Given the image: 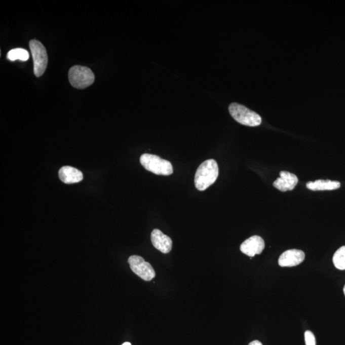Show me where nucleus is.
Returning <instances> with one entry per match:
<instances>
[{
	"label": "nucleus",
	"instance_id": "obj_16",
	"mask_svg": "<svg viewBox=\"0 0 345 345\" xmlns=\"http://www.w3.org/2000/svg\"><path fill=\"white\" fill-rule=\"evenodd\" d=\"M249 345H263L262 343L260 341H257V340H255V341H253L250 342V343L249 344Z\"/></svg>",
	"mask_w": 345,
	"mask_h": 345
},
{
	"label": "nucleus",
	"instance_id": "obj_18",
	"mask_svg": "<svg viewBox=\"0 0 345 345\" xmlns=\"http://www.w3.org/2000/svg\"><path fill=\"white\" fill-rule=\"evenodd\" d=\"M343 292H344V294L345 295V285H344V288H343Z\"/></svg>",
	"mask_w": 345,
	"mask_h": 345
},
{
	"label": "nucleus",
	"instance_id": "obj_14",
	"mask_svg": "<svg viewBox=\"0 0 345 345\" xmlns=\"http://www.w3.org/2000/svg\"><path fill=\"white\" fill-rule=\"evenodd\" d=\"M332 261L337 269L345 270V246H342L337 249L334 254Z\"/></svg>",
	"mask_w": 345,
	"mask_h": 345
},
{
	"label": "nucleus",
	"instance_id": "obj_9",
	"mask_svg": "<svg viewBox=\"0 0 345 345\" xmlns=\"http://www.w3.org/2000/svg\"><path fill=\"white\" fill-rule=\"evenodd\" d=\"M151 241L154 248L163 253H170L172 249V240L170 237L164 234L160 229H155L151 232Z\"/></svg>",
	"mask_w": 345,
	"mask_h": 345
},
{
	"label": "nucleus",
	"instance_id": "obj_6",
	"mask_svg": "<svg viewBox=\"0 0 345 345\" xmlns=\"http://www.w3.org/2000/svg\"><path fill=\"white\" fill-rule=\"evenodd\" d=\"M128 262L131 270L142 280L150 281L155 278L156 273L152 266L141 256H131L128 259Z\"/></svg>",
	"mask_w": 345,
	"mask_h": 345
},
{
	"label": "nucleus",
	"instance_id": "obj_11",
	"mask_svg": "<svg viewBox=\"0 0 345 345\" xmlns=\"http://www.w3.org/2000/svg\"><path fill=\"white\" fill-rule=\"evenodd\" d=\"M58 175H59L60 179L67 184L78 183L83 179L82 171L72 166H63L60 168Z\"/></svg>",
	"mask_w": 345,
	"mask_h": 345
},
{
	"label": "nucleus",
	"instance_id": "obj_17",
	"mask_svg": "<svg viewBox=\"0 0 345 345\" xmlns=\"http://www.w3.org/2000/svg\"><path fill=\"white\" fill-rule=\"evenodd\" d=\"M122 345H131V344L129 342H124V343L122 344Z\"/></svg>",
	"mask_w": 345,
	"mask_h": 345
},
{
	"label": "nucleus",
	"instance_id": "obj_4",
	"mask_svg": "<svg viewBox=\"0 0 345 345\" xmlns=\"http://www.w3.org/2000/svg\"><path fill=\"white\" fill-rule=\"evenodd\" d=\"M68 80L75 89H84L94 83L95 75L89 68L75 65L68 71Z\"/></svg>",
	"mask_w": 345,
	"mask_h": 345
},
{
	"label": "nucleus",
	"instance_id": "obj_10",
	"mask_svg": "<svg viewBox=\"0 0 345 345\" xmlns=\"http://www.w3.org/2000/svg\"><path fill=\"white\" fill-rule=\"evenodd\" d=\"M280 175V177L273 183L274 187L282 192L294 189L298 181L297 176L285 171H281Z\"/></svg>",
	"mask_w": 345,
	"mask_h": 345
},
{
	"label": "nucleus",
	"instance_id": "obj_1",
	"mask_svg": "<svg viewBox=\"0 0 345 345\" xmlns=\"http://www.w3.org/2000/svg\"><path fill=\"white\" fill-rule=\"evenodd\" d=\"M219 176V167L214 160H209L201 164L196 172L195 187L198 190H205L214 183Z\"/></svg>",
	"mask_w": 345,
	"mask_h": 345
},
{
	"label": "nucleus",
	"instance_id": "obj_2",
	"mask_svg": "<svg viewBox=\"0 0 345 345\" xmlns=\"http://www.w3.org/2000/svg\"><path fill=\"white\" fill-rule=\"evenodd\" d=\"M140 163L146 170L154 174L165 176L173 174V166L170 161L158 156L144 154L140 157Z\"/></svg>",
	"mask_w": 345,
	"mask_h": 345
},
{
	"label": "nucleus",
	"instance_id": "obj_7",
	"mask_svg": "<svg viewBox=\"0 0 345 345\" xmlns=\"http://www.w3.org/2000/svg\"><path fill=\"white\" fill-rule=\"evenodd\" d=\"M265 242L261 237L254 236L246 240L241 244L240 249L242 253L246 254L248 256L253 257L256 254H260L262 253L265 248Z\"/></svg>",
	"mask_w": 345,
	"mask_h": 345
},
{
	"label": "nucleus",
	"instance_id": "obj_13",
	"mask_svg": "<svg viewBox=\"0 0 345 345\" xmlns=\"http://www.w3.org/2000/svg\"><path fill=\"white\" fill-rule=\"evenodd\" d=\"M29 58H30V55H29L28 51L24 49H13L7 53V58L11 61L19 60L25 62L29 59Z\"/></svg>",
	"mask_w": 345,
	"mask_h": 345
},
{
	"label": "nucleus",
	"instance_id": "obj_3",
	"mask_svg": "<svg viewBox=\"0 0 345 345\" xmlns=\"http://www.w3.org/2000/svg\"><path fill=\"white\" fill-rule=\"evenodd\" d=\"M229 112L235 121L244 126L256 127L260 126L262 121L260 115L256 112L238 103L230 104Z\"/></svg>",
	"mask_w": 345,
	"mask_h": 345
},
{
	"label": "nucleus",
	"instance_id": "obj_15",
	"mask_svg": "<svg viewBox=\"0 0 345 345\" xmlns=\"http://www.w3.org/2000/svg\"><path fill=\"white\" fill-rule=\"evenodd\" d=\"M305 341L306 345H316V339L314 334L310 330L305 332Z\"/></svg>",
	"mask_w": 345,
	"mask_h": 345
},
{
	"label": "nucleus",
	"instance_id": "obj_12",
	"mask_svg": "<svg viewBox=\"0 0 345 345\" xmlns=\"http://www.w3.org/2000/svg\"><path fill=\"white\" fill-rule=\"evenodd\" d=\"M341 183L337 181L330 180H318L315 182L307 183L308 189L317 191V190H332L339 189Z\"/></svg>",
	"mask_w": 345,
	"mask_h": 345
},
{
	"label": "nucleus",
	"instance_id": "obj_5",
	"mask_svg": "<svg viewBox=\"0 0 345 345\" xmlns=\"http://www.w3.org/2000/svg\"><path fill=\"white\" fill-rule=\"evenodd\" d=\"M30 51L33 56L34 74L36 77H41L45 74L48 63L47 51L45 46L36 40L30 42Z\"/></svg>",
	"mask_w": 345,
	"mask_h": 345
},
{
	"label": "nucleus",
	"instance_id": "obj_8",
	"mask_svg": "<svg viewBox=\"0 0 345 345\" xmlns=\"http://www.w3.org/2000/svg\"><path fill=\"white\" fill-rule=\"evenodd\" d=\"M305 253L298 249H289L281 254L278 263L283 267H292L299 265L304 261Z\"/></svg>",
	"mask_w": 345,
	"mask_h": 345
}]
</instances>
